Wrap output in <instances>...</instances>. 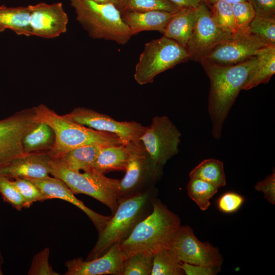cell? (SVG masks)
Masks as SVG:
<instances>
[{"mask_svg": "<svg viewBox=\"0 0 275 275\" xmlns=\"http://www.w3.org/2000/svg\"><path fill=\"white\" fill-rule=\"evenodd\" d=\"M204 1L207 5H209L218 0H204ZM222 1H225L231 5H233L235 3H237L243 2V1H245L247 0H222Z\"/></svg>", "mask_w": 275, "mask_h": 275, "instance_id": "obj_42", "label": "cell"}, {"mask_svg": "<svg viewBox=\"0 0 275 275\" xmlns=\"http://www.w3.org/2000/svg\"><path fill=\"white\" fill-rule=\"evenodd\" d=\"M169 248L181 262L214 267H221L223 263L219 249L208 242L200 241L188 225L181 226Z\"/></svg>", "mask_w": 275, "mask_h": 275, "instance_id": "obj_11", "label": "cell"}, {"mask_svg": "<svg viewBox=\"0 0 275 275\" xmlns=\"http://www.w3.org/2000/svg\"><path fill=\"white\" fill-rule=\"evenodd\" d=\"M29 6H0V28L10 29L18 35L31 36Z\"/></svg>", "mask_w": 275, "mask_h": 275, "instance_id": "obj_23", "label": "cell"}, {"mask_svg": "<svg viewBox=\"0 0 275 275\" xmlns=\"http://www.w3.org/2000/svg\"><path fill=\"white\" fill-rule=\"evenodd\" d=\"M180 267L186 275H216L220 272L221 267L194 265L181 262Z\"/></svg>", "mask_w": 275, "mask_h": 275, "instance_id": "obj_39", "label": "cell"}, {"mask_svg": "<svg viewBox=\"0 0 275 275\" xmlns=\"http://www.w3.org/2000/svg\"><path fill=\"white\" fill-rule=\"evenodd\" d=\"M198 14V7L181 8L167 24L163 36L186 47Z\"/></svg>", "mask_w": 275, "mask_h": 275, "instance_id": "obj_21", "label": "cell"}, {"mask_svg": "<svg viewBox=\"0 0 275 275\" xmlns=\"http://www.w3.org/2000/svg\"><path fill=\"white\" fill-rule=\"evenodd\" d=\"M29 7L31 36L52 39L67 31L69 19L61 3H39Z\"/></svg>", "mask_w": 275, "mask_h": 275, "instance_id": "obj_15", "label": "cell"}, {"mask_svg": "<svg viewBox=\"0 0 275 275\" xmlns=\"http://www.w3.org/2000/svg\"><path fill=\"white\" fill-rule=\"evenodd\" d=\"M76 19L93 39H105L126 44L132 36L116 6L91 0H70Z\"/></svg>", "mask_w": 275, "mask_h": 275, "instance_id": "obj_5", "label": "cell"}, {"mask_svg": "<svg viewBox=\"0 0 275 275\" xmlns=\"http://www.w3.org/2000/svg\"><path fill=\"white\" fill-rule=\"evenodd\" d=\"M234 22L237 33L249 32V25L256 16L252 5L243 1L232 5Z\"/></svg>", "mask_w": 275, "mask_h": 275, "instance_id": "obj_34", "label": "cell"}, {"mask_svg": "<svg viewBox=\"0 0 275 275\" xmlns=\"http://www.w3.org/2000/svg\"><path fill=\"white\" fill-rule=\"evenodd\" d=\"M51 157L48 151L25 154L0 169V175L9 179H39L50 174Z\"/></svg>", "mask_w": 275, "mask_h": 275, "instance_id": "obj_18", "label": "cell"}, {"mask_svg": "<svg viewBox=\"0 0 275 275\" xmlns=\"http://www.w3.org/2000/svg\"><path fill=\"white\" fill-rule=\"evenodd\" d=\"M34 183L50 199H59L67 201L82 210L92 222L98 233L105 228L112 216L100 214L89 207L75 197L71 189L62 180L49 176L39 179H28Z\"/></svg>", "mask_w": 275, "mask_h": 275, "instance_id": "obj_17", "label": "cell"}, {"mask_svg": "<svg viewBox=\"0 0 275 275\" xmlns=\"http://www.w3.org/2000/svg\"><path fill=\"white\" fill-rule=\"evenodd\" d=\"M64 116L93 129L116 135L123 144L140 141L147 126L134 121H119L92 109L78 107Z\"/></svg>", "mask_w": 275, "mask_h": 275, "instance_id": "obj_12", "label": "cell"}, {"mask_svg": "<svg viewBox=\"0 0 275 275\" xmlns=\"http://www.w3.org/2000/svg\"><path fill=\"white\" fill-rule=\"evenodd\" d=\"M186 188L189 197L202 211L209 208L210 199L219 189L208 182L196 178H189Z\"/></svg>", "mask_w": 275, "mask_h": 275, "instance_id": "obj_28", "label": "cell"}, {"mask_svg": "<svg viewBox=\"0 0 275 275\" xmlns=\"http://www.w3.org/2000/svg\"><path fill=\"white\" fill-rule=\"evenodd\" d=\"M255 189L262 192L267 202L272 205L275 204V172L259 181L254 186Z\"/></svg>", "mask_w": 275, "mask_h": 275, "instance_id": "obj_38", "label": "cell"}, {"mask_svg": "<svg viewBox=\"0 0 275 275\" xmlns=\"http://www.w3.org/2000/svg\"><path fill=\"white\" fill-rule=\"evenodd\" d=\"M154 187L118 200L116 212L103 230L98 233L97 242L86 260L101 256L114 244L126 239L135 227L150 213L153 200L156 197Z\"/></svg>", "mask_w": 275, "mask_h": 275, "instance_id": "obj_3", "label": "cell"}, {"mask_svg": "<svg viewBox=\"0 0 275 275\" xmlns=\"http://www.w3.org/2000/svg\"><path fill=\"white\" fill-rule=\"evenodd\" d=\"M137 142L129 144L104 146L99 153L93 164V169L103 174L111 171L125 172L131 157L133 146Z\"/></svg>", "mask_w": 275, "mask_h": 275, "instance_id": "obj_20", "label": "cell"}, {"mask_svg": "<svg viewBox=\"0 0 275 275\" xmlns=\"http://www.w3.org/2000/svg\"><path fill=\"white\" fill-rule=\"evenodd\" d=\"M0 194L4 200L17 210L24 207L23 199L10 179L0 175Z\"/></svg>", "mask_w": 275, "mask_h": 275, "instance_id": "obj_35", "label": "cell"}, {"mask_svg": "<svg viewBox=\"0 0 275 275\" xmlns=\"http://www.w3.org/2000/svg\"><path fill=\"white\" fill-rule=\"evenodd\" d=\"M153 254L148 251L137 252L126 258L121 275H151Z\"/></svg>", "mask_w": 275, "mask_h": 275, "instance_id": "obj_30", "label": "cell"}, {"mask_svg": "<svg viewBox=\"0 0 275 275\" xmlns=\"http://www.w3.org/2000/svg\"><path fill=\"white\" fill-rule=\"evenodd\" d=\"M256 64L255 56L230 66L202 65L210 80L208 112L215 139L221 138L224 122Z\"/></svg>", "mask_w": 275, "mask_h": 275, "instance_id": "obj_1", "label": "cell"}, {"mask_svg": "<svg viewBox=\"0 0 275 275\" xmlns=\"http://www.w3.org/2000/svg\"><path fill=\"white\" fill-rule=\"evenodd\" d=\"M49 250H44L34 256L28 274L31 275H59L54 271L48 262Z\"/></svg>", "mask_w": 275, "mask_h": 275, "instance_id": "obj_36", "label": "cell"}, {"mask_svg": "<svg viewBox=\"0 0 275 275\" xmlns=\"http://www.w3.org/2000/svg\"><path fill=\"white\" fill-rule=\"evenodd\" d=\"M252 6L256 15L275 16V0H247Z\"/></svg>", "mask_w": 275, "mask_h": 275, "instance_id": "obj_40", "label": "cell"}, {"mask_svg": "<svg viewBox=\"0 0 275 275\" xmlns=\"http://www.w3.org/2000/svg\"><path fill=\"white\" fill-rule=\"evenodd\" d=\"M3 263V257H2V256L0 251V275L3 274V271H2V269Z\"/></svg>", "mask_w": 275, "mask_h": 275, "instance_id": "obj_44", "label": "cell"}, {"mask_svg": "<svg viewBox=\"0 0 275 275\" xmlns=\"http://www.w3.org/2000/svg\"><path fill=\"white\" fill-rule=\"evenodd\" d=\"M5 30L3 28H0V33L2 32H4Z\"/></svg>", "mask_w": 275, "mask_h": 275, "instance_id": "obj_46", "label": "cell"}, {"mask_svg": "<svg viewBox=\"0 0 275 275\" xmlns=\"http://www.w3.org/2000/svg\"><path fill=\"white\" fill-rule=\"evenodd\" d=\"M122 0H115L116 6H117Z\"/></svg>", "mask_w": 275, "mask_h": 275, "instance_id": "obj_45", "label": "cell"}, {"mask_svg": "<svg viewBox=\"0 0 275 275\" xmlns=\"http://www.w3.org/2000/svg\"><path fill=\"white\" fill-rule=\"evenodd\" d=\"M116 7L120 12L163 11L175 13L181 9L168 0H122Z\"/></svg>", "mask_w": 275, "mask_h": 275, "instance_id": "obj_29", "label": "cell"}, {"mask_svg": "<svg viewBox=\"0 0 275 275\" xmlns=\"http://www.w3.org/2000/svg\"><path fill=\"white\" fill-rule=\"evenodd\" d=\"M50 174L64 181L74 194H83L106 205L114 214L118 206L120 180L94 169L81 173L69 168L59 158H51Z\"/></svg>", "mask_w": 275, "mask_h": 275, "instance_id": "obj_6", "label": "cell"}, {"mask_svg": "<svg viewBox=\"0 0 275 275\" xmlns=\"http://www.w3.org/2000/svg\"><path fill=\"white\" fill-rule=\"evenodd\" d=\"M12 181L23 199L24 208H29L35 202L50 199L28 179L17 178Z\"/></svg>", "mask_w": 275, "mask_h": 275, "instance_id": "obj_33", "label": "cell"}, {"mask_svg": "<svg viewBox=\"0 0 275 275\" xmlns=\"http://www.w3.org/2000/svg\"><path fill=\"white\" fill-rule=\"evenodd\" d=\"M35 124L33 115L26 109L0 120V169L25 154L22 139Z\"/></svg>", "mask_w": 275, "mask_h": 275, "instance_id": "obj_13", "label": "cell"}, {"mask_svg": "<svg viewBox=\"0 0 275 275\" xmlns=\"http://www.w3.org/2000/svg\"><path fill=\"white\" fill-rule=\"evenodd\" d=\"M180 8H198L204 0H168Z\"/></svg>", "mask_w": 275, "mask_h": 275, "instance_id": "obj_41", "label": "cell"}, {"mask_svg": "<svg viewBox=\"0 0 275 275\" xmlns=\"http://www.w3.org/2000/svg\"><path fill=\"white\" fill-rule=\"evenodd\" d=\"M249 31L267 43L275 45V16L256 15L249 25Z\"/></svg>", "mask_w": 275, "mask_h": 275, "instance_id": "obj_32", "label": "cell"}, {"mask_svg": "<svg viewBox=\"0 0 275 275\" xmlns=\"http://www.w3.org/2000/svg\"><path fill=\"white\" fill-rule=\"evenodd\" d=\"M256 57V66L243 90H249L261 84H267L275 73V45L260 49Z\"/></svg>", "mask_w": 275, "mask_h": 275, "instance_id": "obj_22", "label": "cell"}, {"mask_svg": "<svg viewBox=\"0 0 275 275\" xmlns=\"http://www.w3.org/2000/svg\"><path fill=\"white\" fill-rule=\"evenodd\" d=\"M146 151L141 140L136 142L125 174L120 180L118 199L126 198L154 187L162 175Z\"/></svg>", "mask_w": 275, "mask_h": 275, "instance_id": "obj_8", "label": "cell"}, {"mask_svg": "<svg viewBox=\"0 0 275 275\" xmlns=\"http://www.w3.org/2000/svg\"><path fill=\"white\" fill-rule=\"evenodd\" d=\"M189 178H196L208 182L218 188L226 185L223 162L214 158L206 159L195 167L189 174Z\"/></svg>", "mask_w": 275, "mask_h": 275, "instance_id": "obj_26", "label": "cell"}, {"mask_svg": "<svg viewBox=\"0 0 275 275\" xmlns=\"http://www.w3.org/2000/svg\"><path fill=\"white\" fill-rule=\"evenodd\" d=\"M181 133L167 116H156L140 138L153 161L162 169L179 152Z\"/></svg>", "mask_w": 275, "mask_h": 275, "instance_id": "obj_9", "label": "cell"}, {"mask_svg": "<svg viewBox=\"0 0 275 275\" xmlns=\"http://www.w3.org/2000/svg\"><path fill=\"white\" fill-rule=\"evenodd\" d=\"M208 6L214 22L220 29L231 35L236 34L231 4L218 0Z\"/></svg>", "mask_w": 275, "mask_h": 275, "instance_id": "obj_31", "label": "cell"}, {"mask_svg": "<svg viewBox=\"0 0 275 275\" xmlns=\"http://www.w3.org/2000/svg\"><path fill=\"white\" fill-rule=\"evenodd\" d=\"M91 1L96 2V3H103V4L112 3L116 5L115 0H91Z\"/></svg>", "mask_w": 275, "mask_h": 275, "instance_id": "obj_43", "label": "cell"}, {"mask_svg": "<svg viewBox=\"0 0 275 275\" xmlns=\"http://www.w3.org/2000/svg\"><path fill=\"white\" fill-rule=\"evenodd\" d=\"M38 122L48 125L54 131L55 142L48 151L51 158H60L75 148L91 144L115 145L123 144L115 134L87 127L59 115L44 104L35 106Z\"/></svg>", "mask_w": 275, "mask_h": 275, "instance_id": "obj_4", "label": "cell"}, {"mask_svg": "<svg viewBox=\"0 0 275 275\" xmlns=\"http://www.w3.org/2000/svg\"><path fill=\"white\" fill-rule=\"evenodd\" d=\"M232 36L216 25L208 5L204 1L198 7V14L186 45L189 60L199 62L216 45Z\"/></svg>", "mask_w": 275, "mask_h": 275, "instance_id": "obj_14", "label": "cell"}, {"mask_svg": "<svg viewBox=\"0 0 275 275\" xmlns=\"http://www.w3.org/2000/svg\"><path fill=\"white\" fill-rule=\"evenodd\" d=\"M106 146L91 144L72 149L60 157L70 169L79 172L93 169V164L101 150Z\"/></svg>", "mask_w": 275, "mask_h": 275, "instance_id": "obj_25", "label": "cell"}, {"mask_svg": "<svg viewBox=\"0 0 275 275\" xmlns=\"http://www.w3.org/2000/svg\"><path fill=\"white\" fill-rule=\"evenodd\" d=\"M188 60L185 46L163 36L145 44L135 67L134 78L141 85L152 83L159 74Z\"/></svg>", "mask_w": 275, "mask_h": 275, "instance_id": "obj_7", "label": "cell"}, {"mask_svg": "<svg viewBox=\"0 0 275 275\" xmlns=\"http://www.w3.org/2000/svg\"><path fill=\"white\" fill-rule=\"evenodd\" d=\"M55 142L53 129L47 124L38 122L23 136L22 145L25 154L48 151Z\"/></svg>", "mask_w": 275, "mask_h": 275, "instance_id": "obj_24", "label": "cell"}, {"mask_svg": "<svg viewBox=\"0 0 275 275\" xmlns=\"http://www.w3.org/2000/svg\"><path fill=\"white\" fill-rule=\"evenodd\" d=\"M174 13L163 11L121 12L122 18L129 27L132 36L147 31H156L163 34Z\"/></svg>", "mask_w": 275, "mask_h": 275, "instance_id": "obj_19", "label": "cell"}, {"mask_svg": "<svg viewBox=\"0 0 275 275\" xmlns=\"http://www.w3.org/2000/svg\"><path fill=\"white\" fill-rule=\"evenodd\" d=\"M181 263L169 248L160 249L153 254L151 275H184Z\"/></svg>", "mask_w": 275, "mask_h": 275, "instance_id": "obj_27", "label": "cell"}, {"mask_svg": "<svg viewBox=\"0 0 275 275\" xmlns=\"http://www.w3.org/2000/svg\"><path fill=\"white\" fill-rule=\"evenodd\" d=\"M119 241L102 255L90 260L78 257L65 262V275H121L125 257Z\"/></svg>", "mask_w": 275, "mask_h": 275, "instance_id": "obj_16", "label": "cell"}, {"mask_svg": "<svg viewBox=\"0 0 275 275\" xmlns=\"http://www.w3.org/2000/svg\"><path fill=\"white\" fill-rule=\"evenodd\" d=\"M244 200V197L241 195L233 191H228L219 198L217 207L223 213H232L239 210Z\"/></svg>", "mask_w": 275, "mask_h": 275, "instance_id": "obj_37", "label": "cell"}, {"mask_svg": "<svg viewBox=\"0 0 275 275\" xmlns=\"http://www.w3.org/2000/svg\"><path fill=\"white\" fill-rule=\"evenodd\" d=\"M181 226L179 216L155 197L150 213L120 242V250L125 259L141 251L154 254L160 249L169 248Z\"/></svg>", "mask_w": 275, "mask_h": 275, "instance_id": "obj_2", "label": "cell"}, {"mask_svg": "<svg viewBox=\"0 0 275 275\" xmlns=\"http://www.w3.org/2000/svg\"><path fill=\"white\" fill-rule=\"evenodd\" d=\"M270 45L250 31L237 33L216 45L199 62L202 64L230 66L256 56L259 51Z\"/></svg>", "mask_w": 275, "mask_h": 275, "instance_id": "obj_10", "label": "cell"}]
</instances>
